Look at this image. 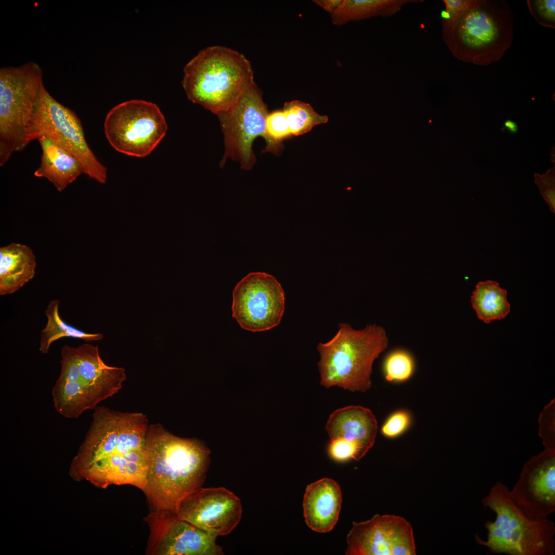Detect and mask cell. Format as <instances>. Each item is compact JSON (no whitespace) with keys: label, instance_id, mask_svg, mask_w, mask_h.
I'll list each match as a JSON object with an SVG mask.
<instances>
[{"label":"cell","instance_id":"d6a6232c","mask_svg":"<svg viewBox=\"0 0 555 555\" xmlns=\"http://www.w3.org/2000/svg\"><path fill=\"white\" fill-rule=\"evenodd\" d=\"M504 127L512 134H516L518 131L517 124L511 120L508 119L504 123Z\"/></svg>","mask_w":555,"mask_h":555},{"label":"cell","instance_id":"52a82bcc","mask_svg":"<svg viewBox=\"0 0 555 555\" xmlns=\"http://www.w3.org/2000/svg\"><path fill=\"white\" fill-rule=\"evenodd\" d=\"M509 488L501 482L490 488L482 499L485 507L495 514V519L485 523L486 540L478 534L476 542L494 553L509 555H553L555 525L548 518L539 521L529 519L515 505Z\"/></svg>","mask_w":555,"mask_h":555},{"label":"cell","instance_id":"5b68a950","mask_svg":"<svg viewBox=\"0 0 555 555\" xmlns=\"http://www.w3.org/2000/svg\"><path fill=\"white\" fill-rule=\"evenodd\" d=\"M339 326L330 341L320 342L317 347L320 383L326 388L337 386L351 392H366L372 386L373 363L388 346L386 332L376 324L360 330L345 323Z\"/></svg>","mask_w":555,"mask_h":555},{"label":"cell","instance_id":"2e32d148","mask_svg":"<svg viewBox=\"0 0 555 555\" xmlns=\"http://www.w3.org/2000/svg\"><path fill=\"white\" fill-rule=\"evenodd\" d=\"M515 505L529 519L542 520L555 511V450L531 457L509 490Z\"/></svg>","mask_w":555,"mask_h":555},{"label":"cell","instance_id":"4fadbf2b","mask_svg":"<svg viewBox=\"0 0 555 555\" xmlns=\"http://www.w3.org/2000/svg\"><path fill=\"white\" fill-rule=\"evenodd\" d=\"M150 535L145 553L151 555H221L217 536L169 511H150L144 518Z\"/></svg>","mask_w":555,"mask_h":555},{"label":"cell","instance_id":"8fae6325","mask_svg":"<svg viewBox=\"0 0 555 555\" xmlns=\"http://www.w3.org/2000/svg\"><path fill=\"white\" fill-rule=\"evenodd\" d=\"M284 310V291L269 274L250 273L233 291L232 316L245 330L263 331L276 326Z\"/></svg>","mask_w":555,"mask_h":555},{"label":"cell","instance_id":"8992f818","mask_svg":"<svg viewBox=\"0 0 555 555\" xmlns=\"http://www.w3.org/2000/svg\"><path fill=\"white\" fill-rule=\"evenodd\" d=\"M43 84L39 65L0 69V165L40 138L38 109Z\"/></svg>","mask_w":555,"mask_h":555},{"label":"cell","instance_id":"cb8c5ba5","mask_svg":"<svg viewBox=\"0 0 555 555\" xmlns=\"http://www.w3.org/2000/svg\"><path fill=\"white\" fill-rule=\"evenodd\" d=\"M283 111L291 135L294 136L303 135L314 126L326 123L328 120L327 116L316 112L309 104L299 100L286 102Z\"/></svg>","mask_w":555,"mask_h":555},{"label":"cell","instance_id":"7402d4cb","mask_svg":"<svg viewBox=\"0 0 555 555\" xmlns=\"http://www.w3.org/2000/svg\"><path fill=\"white\" fill-rule=\"evenodd\" d=\"M471 301L478 318L486 323L504 319L510 311L506 290L493 281L478 283Z\"/></svg>","mask_w":555,"mask_h":555},{"label":"cell","instance_id":"d4e9b609","mask_svg":"<svg viewBox=\"0 0 555 555\" xmlns=\"http://www.w3.org/2000/svg\"><path fill=\"white\" fill-rule=\"evenodd\" d=\"M414 368L412 356L403 350L391 353L383 363L385 377L388 381H403L408 379L412 376Z\"/></svg>","mask_w":555,"mask_h":555},{"label":"cell","instance_id":"4316f807","mask_svg":"<svg viewBox=\"0 0 555 555\" xmlns=\"http://www.w3.org/2000/svg\"><path fill=\"white\" fill-rule=\"evenodd\" d=\"M328 452L332 459L338 461L350 459L359 461L363 457L356 444L341 438L331 440Z\"/></svg>","mask_w":555,"mask_h":555},{"label":"cell","instance_id":"83f0119b","mask_svg":"<svg viewBox=\"0 0 555 555\" xmlns=\"http://www.w3.org/2000/svg\"><path fill=\"white\" fill-rule=\"evenodd\" d=\"M534 182L550 210L555 213V164L543 174H534Z\"/></svg>","mask_w":555,"mask_h":555},{"label":"cell","instance_id":"3957f363","mask_svg":"<svg viewBox=\"0 0 555 555\" xmlns=\"http://www.w3.org/2000/svg\"><path fill=\"white\" fill-rule=\"evenodd\" d=\"M514 16L503 0H476L468 9L442 20V38L457 59L478 66L499 61L512 45Z\"/></svg>","mask_w":555,"mask_h":555},{"label":"cell","instance_id":"f546056e","mask_svg":"<svg viewBox=\"0 0 555 555\" xmlns=\"http://www.w3.org/2000/svg\"><path fill=\"white\" fill-rule=\"evenodd\" d=\"M410 422V416L407 413L401 411L395 413L383 424L381 433L388 438L396 437L408 428Z\"/></svg>","mask_w":555,"mask_h":555},{"label":"cell","instance_id":"1f68e13d","mask_svg":"<svg viewBox=\"0 0 555 555\" xmlns=\"http://www.w3.org/2000/svg\"><path fill=\"white\" fill-rule=\"evenodd\" d=\"M342 0H317L313 2L329 12L330 15L334 12L341 3Z\"/></svg>","mask_w":555,"mask_h":555},{"label":"cell","instance_id":"d6986e66","mask_svg":"<svg viewBox=\"0 0 555 555\" xmlns=\"http://www.w3.org/2000/svg\"><path fill=\"white\" fill-rule=\"evenodd\" d=\"M39 141L42 151L41 163L34 172L37 177L47 179L61 192L83 173L80 161L46 136Z\"/></svg>","mask_w":555,"mask_h":555},{"label":"cell","instance_id":"7a4b0ae2","mask_svg":"<svg viewBox=\"0 0 555 555\" xmlns=\"http://www.w3.org/2000/svg\"><path fill=\"white\" fill-rule=\"evenodd\" d=\"M145 450L149 469L142 491L151 510L175 513L180 501L204 483L210 450L202 441L176 436L160 423L149 424Z\"/></svg>","mask_w":555,"mask_h":555},{"label":"cell","instance_id":"ba28073f","mask_svg":"<svg viewBox=\"0 0 555 555\" xmlns=\"http://www.w3.org/2000/svg\"><path fill=\"white\" fill-rule=\"evenodd\" d=\"M268 115L262 93L254 83L233 107L217 115L224 136L225 152L220 162L221 167L230 158L238 162L242 169H251L256 160L252 143L258 136L263 137L266 142L263 152L279 154L283 145L267 133Z\"/></svg>","mask_w":555,"mask_h":555},{"label":"cell","instance_id":"5bb4252c","mask_svg":"<svg viewBox=\"0 0 555 555\" xmlns=\"http://www.w3.org/2000/svg\"><path fill=\"white\" fill-rule=\"evenodd\" d=\"M240 499L224 487L195 489L179 504L175 514L206 532L227 535L236 527L242 514Z\"/></svg>","mask_w":555,"mask_h":555},{"label":"cell","instance_id":"ac0fdd59","mask_svg":"<svg viewBox=\"0 0 555 555\" xmlns=\"http://www.w3.org/2000/svg\"><path fill=\"white\" fill-rule=\"evenodd\" d=\"M325 430L330 440L341 438L353 442L364 456L374 444L378 424L370 410L360 405H349L330 415Z\"/></svg>","mask_w":555,"mask_h":555},{"label":"cell","instance_id":"277c9868","mask_svg":"<svg viewBox=\"0 0 555 555\" xmlns=\"http://www.w3.org/2000/svg\"><path fill=\"white\" fill-rule=\"evenodd\" d=\"M244 54L222 46L206 47L184 66L182 81L188 99L217 115L238 101L255 82Z\"/></svg>","mask_w":555,"mask_h":555},{"label":"cell","instance_id":"ffe728a7","mask_svg":"<svg viewBox=\"0 0 555 555\" xmlns=\"http://www.w3.org/2000/svg\"><path fill=\"white\" fill-rule=\"evenodd\" d=\"M35 255L30 247L11 243L0 248V295L12 294L35 274Z\"/></svg>","mask_w":555,"mask_h":555},{"label":"cell","instance_id":"f1b7e54d","mask_svg":"<svg viewBox=\"0 0 555 555\" xmlns=\"http://www.w3.org/2000/svg\"><path fill=\"white\" fill-rule=\"evenodd\" d=\"M266 128L270 137L280 143H282V140L291 135L286 117L283 110L269 114L266 119Z\"/></svg>","mask_w":555,"mask_h":555},{"label":"cell","instance_id":"6da1fadb","mask_svg":"<svg viewBox=\"0 0 555 555\" xmlns=\"http://www.w3.org/2000/svg\"><path fill=\"white\" fill-rule=\"evenodd\" d=\"M149 420L140 412L97 406L69 474L95 486L128 485L143 491L149 469L145 438Z\"/></svg>","mask_w":555,"mask_h":555},{"label":"cell","instance_id":"30bf717a","mask_svg":"<svg viewBox=\"0 0 555 555\" xmlns=\"http://www.w3.org/2000/svg\"><path fill=\"white\" fill-rule=\"evenodd\" d=\"M126 379L122 367L79 366L72 374L59 375L51 390L54 408L62 416L76 419L118 393Z\"/></svg>","mask_w":555,"mask_h":555},{"label":"cell","instance_id":"4dcf8cb0","mask_svg":"<svg viewBox=\"0 0 555 555\" xmlns=\"http://www.w3.org/2000/svg\"><path fill=\"white\" fill-rule=\"evenodd\" d=\"M476 0H443L445 10L451 16L461 13L470 8Z\"/></svg>","mask_w":555,"mask_h":555},{"label":"cell","instance_id":"9a60e30c","mask_svg":"<svg viewBox=\"0 0 555 555\" xmlns=\"http://www.w3.org/2000/svg\"><path fill=\"white\" fill-rule=\"evenodd\" d=\"M347 555H414L413 528L403 517L376 514L354 522L347 536Z\"/></svg>","mask_w":555,"mask_h":555},{"label":"cell","instance_id":"9c48e42d","mask_svg":"<svg viewBox=\"0 0 555 555\" xmlns=\"http://www.w3.org/2000/svg\"><path fill=\"white\" fill-rule=\"evenodd\" d=\"M105 136L110 145L123 154L144 157L150 155L165 136L168 125L155 103L133 99L122 102L107 113Z\"/></svg>","mask_w":555,"mask_h":555},{"label":"cell","instance_id":"44dd1931","mask_svg":"<svg viewBox=\"0 0 555 555\" xmlns=\"http://www.w3.org/2000/svg\"><path fill=\"white\" fill-rule=\"evenodd\" d=\"M413 0H342L331 14L333 24L341 25L349 22L373 17H388L399 12Z\"/></svg>","mask_w":555,"mask_h":555},{"label":"cell","instance_id":"e0dca14e","mask_svg":"<svg viewBox=\"0 0 555 555\" xmlns=\"http://www.w3.org/2000/svg\"><path fill=\"white\" fill-rule=\"evenodd\" d=\"M342 501L340 486L331 478H323L308 485L303 506L308 527L318 532L330 531L338 522Z\"/></svg>","mask_w":555,"mask_h":555},{"label":"cell","instance_id":"603a6c76","mask_svg":"<svg viewBox=\"0 0 555 555\" xmlns=\"http://www.w3.org/2000/svg\"><path fill=\"white\" fill-rule=\"evenodd\" d=\"M59 303L58 300L51 301L45 310L47 322L41 333L39 350L42 353L48 354L52 343L61 338L71 337L86 342L103 339V336L101 334L86 333L65 323L60 316Z\"/></svg>","mask_w":555,"mask_h":555},{"label":"cell","instance_id":"7c38bea8","mask_svg":"<svg viewBox=\"0 0 555 555\" xmlns=\"http://www.w3.org/2000/svg\"><path fill=\"white\" fill-rule=\"evenodd\" d=\"M38 125L40 137L46 136L73 155L81 164L83 173L101 183L106 182L107 169L88 145L80 120L73 111L54 99L44 85Z\"/></svg>","mask_w":555,"mask_h":555},{"label":"cell","instance_id":"836d02e7","mask_svg":"<svg viewBox=\"0 0 555 555\" xmlns=\"http://www.w3.org/2000/svg\"><path fill=\"white\" fill-rule=\"evenodd\" d=\"M440 16L442 20H448L451 18L450 14L447 12L446 10H443L440 12Z\"/></svg>","mask_w":555,"mask_h":555},{"label":"cell","instance_id":"484cf974","mask_svg":"<svg viewBox=\"0 0 555 555\" xmlns=\"http://www.w3.org/2000/svg\"><path fill=\"white\" fill-rule=\"evenodd\" d=\"M531 14L542 26L554 28L555 1H527Z\"/></svg>","mask_w":555,"mask_h":555}]
</instances>
